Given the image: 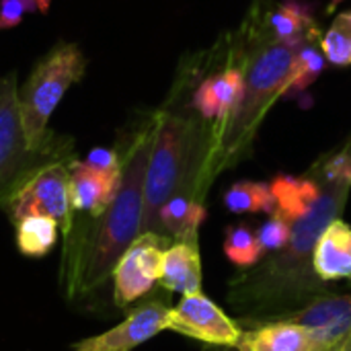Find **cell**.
Masks as SVG:
<instances>
[{
  "instance_id": "6da1fadb",
  "label": "cell",
  "mask_w": 351,
  "mask_h": 351,
  "mask_svg": "<svg viewBox=\"0 0 351 351\" xmlns=\"http://www.w3.org/2000/svg\"><path fill=\"white\" fill-rule=\"evenodd\" d=\"M311 177L321 185V195L311 212L292 224L288 245L282 251L263 257L255 267L228 280L226 304L237 315L234 319H261L290 313L333 292L331 284L317 276L313 255L323 230L333 220L341 218L350 197L351 181L315 173H311Z\"/></svg>"
},
{
  "instance_id": "7a4b0ae2",
  "label": "cell",
  "mask_w": 351,
  "mask_h": 351,
  "mask_svg": "<svg viewBox=\"0 0 351 351\" xmlns=\"http://www.w3.org/2000/svg\"><path fill=\"white\" fill-rule=\"evenodd\" d=\"M150 119L121 152V185L111 206L99 216L76 214L74 226L64 234L60 261V288L68 302L82 300L101 290L113 274L123 251L142 234L144 183L154 138Z\"/></svg>"
},
{
  "instance_id": "3957f363",
  "label": "cell",
  "mask_w": 351,
  "mask_h": 351,
  "mask_svg": "<svg viewBox=\"0 0 351 351\" xmlns=\"http://www.w3.org/2000/svg\"><path fill=\"white\" fill-rule=\"evenodd\" d=\"M210 156L212 144L204 140L193 119L175 113L156 115L144 183L142 232H156L158 212L175 193L204 202L214 179Z\"/></svg>"
},
{
  "instance_id": "277c9868",
  "label": "cell",
  "mask_w": 351,
  "mask_h": 351,
  "mask_svg": "<svg viewBox=\"0 0 351 351\" xmlns=\"http://www.w3.org/2000/svg\"><path fill=\"white\" fill-rule=\"evenodd\" d=\"M302 43L306 41L286 43L269 39V43L255 53L245 76V97L232 117L224 121L222 136L212 146L210 169L214 177L224 167L232 165L234 158H239V154L249 146L251 138L255 136V130L271 107V103L282 97Z\"/></svg>"
},
{
  "instance_id": "5b68a950",
  "label": "cell",
  "mask_w": 351,
  "mask_h": 351,
  "mask_svg": "<svg viewBox=\"0 0 351 351\" xmlns=\"http://www.w3.org/2000/svg\"><path fill=\"white\" fill-rule=\"evenodd\" d=\"M74 160V140L58 134L45 148H33L27 140L21 107L16 72L0 76V208L41 169L56 162Z\"/></svg>"
},
{
  "instance_id": "8992f818",
  "label": "cell",
  "mask_w": 351,
  "mask_h": 351,
  "mask_svg": "<svg viewBox=\"0 0 351 351\" xmlns=\"http://www.w3.org/2000/svg\"><path fill=\"white\" fill-rule=\"evenodd\" d=\"M86 60L76 43H56L33 68L19 90L21 119L27 140L33 148L49 146L58 134L49 130V117L68 93L84 76Z\"/></svg>"
},
{
  "instance_id": "52a82bcc",
  "label": "cell",
  "mask_w": 351,
  "mask_h": 351,
  "mask_svg": "<svg viewBox=\"0 0 351 351\" xmlns=\"http://www.w3.org/2000/svg\"><path fill=\"white\" fill-rule=\"evenodd\" d=\"M70 162H56L33 175L2 208L12 224L27 216H47L68 234L74 226L76 210L70 199Z\"/></svg>"
},
{
  "instance_id": "ba28073f",
  "label": "cell",
  "mask_w": 351,
  "mask_h": 351,
  "mask_svg": "<svg viewBox=\"0 0 351 351\" xmlns=\"http://www.w3.org/2000/svg\"><path fill=\"white\" fill-rule=\"evenodd\" d=\"M173 241L156 234L142 232L119 257L113 267V302L117 308L125 311L140 298L152 292L160 282L162 257Z\"/></svg>"
},
{
  "instance_id": "9c48e42d",
  "label": "cell",
  "mask_w": 351,
  "mask_h": 351,
  "mask_svg": "<svg viewBox=\"0 0 351 351\" xmlns=\"http://www.w3.org/2000/svg\"><path fill=\"white\" fill-rule=\"evenodd\" d=\"M167 331L202 341L208 348H237L243 329L204 292L185 294L169 311Z\"/></svg>"
},
{
  "instance_id": "30bf717a",
  "label": "cell",
  "mask_w": 351,
  "mask_h": 351,
  "mask_svg": "<svg viewBox=\"0 0 351 351\" xmlns=\"http://www.w3.org/2000/svg\"><path fill=\"white\" fill-rule=\"evenodd\" d=\"M169 306L162 300H148L128 313L113 329L80 339L70 346L72 351H132L167 331Z\"/></svg>"
},
{
  "instance_id": "8fae6325",
  "label": "cell",
  "mask_w": 351,
  "mask_h": 351,
  "mask_svg": "<svg viewBox=\"0 0 351 351\" xmlns=\"http://www.w3.org/2000/svg\"><path fill=\"white\" fill-rule=\"evenodd\" d=\"M261 319H282V321L304 325L319 337V341L327 350H331L351 341V292L350 294L329 292L315 298L302 308L282 315L261 317Z\"/></svg>"
},
{
  "instance_id": "7c38bea8",
  "label": "cell",
  "mask_w": 351,
  "mask_h": 351,
  "mask_svg": "<svg viewBox=\"0 0 351 351\" xmlns=\"http://www.w3.org/2000/svg\"><path fill=\"white\" fill-rule=\"evenodd\" d=\"M243 335L237 351H327L304 325L282 319H237Z\"/></svg>"
},
{
  "instance_id": "4fadbf2b",
  "label": "cell",
  "mask_w": 351,
  "mask_h": 351,
  "mask_svg": "<svg viewBox=\"0 0 351 351\" xmlns=\"http://www.w3.org/2000/svg\"><path fill=\"white\" fill-rule=\"evenodd\" d=\"M70 199L76 214L99 216L115 199L121 171H101L84 160H70Z\"/></svg>"
},
{
  "instance_id": "5bb4252c",
  "label": "cell",
  "mask_w": 351,
  "mask_h": 351,
  "mask_svg": "<svg viewBox=\"0 0 351 351\" xmlns=\"http://www.w3.org/2000/svg\"><path fill=\"white\" fill-rule=\"evenodd\" d=\"M245 97V74L239 68H228L222 74L206 78L193 93L191 105L204 119H220L222 123L232 117Z\"/></svg>"
},
{
  "instance_id": "9a60e30c",
  "label": "cell",
  "mask_w": 351,
  "mask_h": 351,
  "mask_svg": "<svg viewBox=\"0 0 351 351\" xmlns=\"http://www.w3.org/2000/svg\"><path fill=\"white\" fill-rule=\"evenodd\" d=\"M160 288L171 294H197L204 286L199 239L175 241L167 247L162 257Z\"/></svg>"
},
{
  "instance_id": "2e32d148",
  "label": "cell",
  "mask_w": 351,
  "mask_h": 351,
  "mask_svg": "<svg viewBox=\"0 0 351 351\" xmlns=\"http://www.w3.org/2000/svg\"><path fill=\"white\" fill-rule=\"evenodd\" d=\"M313 265L317 276L327 282H351V226L341 218L333 220L315 245Z\"/></svg>"
},
{
  "instance_id": "e0dca14e",
  "label": "cell",
  "mask_w": 351,
  "mask_h": 351,
  "mask_svg": "<svg viewBox=\"0 0 351 351\" xmlns=\"http://www.w3.org/2000/svg\"><path fill=\"white\" fill-rule=\"evenodd\" d=\"M206 218H208V210L204 202L185 193H175L171 199H167V204L158 212L156 234H162L173 243L197 239Z\"/></svg>"
},
{
  "instance_id": "ac0fdd59",
  "label": "cell",
  "mask_w": 351,
  "mask_h": 351,
  "mask_svg": "<svg viewBox=\"0 0 351 351\" xmlns=\"http://www.w3.org/2000/svg\"><path fill=\"white\" fill-rule=\"evenodd\" d=\"M269 187L276 197V214L286 218L290 224H294L298 218L308 214L321 195V185L311 175L308 177L276 175Z\"/></svg>"
},
{
  "instance_id": "d6986e66",
  "label": "cell",
  "mask_w": 351,
  "mask_h": 351,
  "mask_svg": "<svg viewBox=\"0 0 351 351\" xmlns=\"http://www.w3.org/2000/svg\"><path fill=\"white\" fill-rule=\"evenodd\" d=\"M271 41H311L317 33L311 4L304 0H284L269 14Z\"/></svg>"
},
{
  "instance_id": "ffe728a7",
  "label": "cell",
  "mask_w": 351,
  "mask_h": 351,
  "mask_svg": "<svg viewBox=\"0 0 351 351\" xmlns=\"http://www.w3.org/2000/svg\"><path fill=\"white\" fill-rule=\"evenodd\" d=\"M224 208L230 214H274L276 197L269 183L261 181H237L232 183L224 197Z\"/></svg>"
},
{
  "instance_id": "44dd1931",
  "label": "cell",
  "mask_w": 351,
  "mask_h": 351,
  "mask_svg": "<svg viewBox=\"0 0 351 351\" xmlns=\"http://www.w3.org/2000/svg\"><path fill=\"white\" fill-rule=\"evenodd\" d=\"M16 249L25 257H43L58 241L60 226L47 216H27L14 224Z\"/></svg>"
},
{
  "instance_id": "7402d4cb",
  "label": "cell",
  "mask_w": 351,
  "mask_h": 351,
  "mask_svg": "<svg viewBox=\"0 0 351 351\" xmlns=\"http://www.w3.org/2000/svg\"><path fill=\"white\" fill-rule=\"evenodd\" d=\"M222 251L226 259L243 271L255 267L265 257L257 230H253L249 224H230L224 230Z\"/></svg>"
},
{
  "instance_id": "603a6c76",
  "label": "cell",
  "mask_w": 351,
  "mask_h": 351,
  "mask_svg": "<svg viewBox=\"0 0 351 351\" xmlns=\"http://www.w3.org/2000/svg\"><path fill=\"white\" fill-rule=\"evenodd\" d=\"M325 64H327V58L319 47H315L311 41L302 43V47L296 53L294 68H292V74L288 78V84H286L282 97L292 101V99H298L300 95H304L308 90V86L323 74Z\"/></svg>"
},
{
  "instance_id": "cb8c5ba5",
  "label": "cell",
  "mask_w": 351,
  "mask_h": 351,
  "mask_svg": "<svg viewBox=\"0 0 351 351\" xmlns=\"http://www.w3.org/2000/svg\"><path fill=\"white\" fill-rule=\"evenodd\" d=\"M321 51L337 68L351 66V10L339 12L321 39Z\"/></svg>"
},
{
  "instance_id": "d4e9b609",
  "label": "cell",
  "mask_w": 351,
  "mask_h": 351,
  "mask_svg": "<svg viewBox=\"0 0 351 351\" xmlns=\"http://www.w3.org/2000/svg\"><path fill=\"white\" fill-rule=\"evenodd\" d=\"M257 237H259V243H261L265 253H278L288 245V241L292 237V224L286 218H282L280 214L274 212L259 226Z\"/></svg>"
},
{
  "instance_id": "484cf974",
  "label": "cell",
  "mask_w": 351,
  "mask_h": 351,
  "mask_svg": "<svg viewBox=\"0 0 351 351\" xmlns=\"http://www.w3.org/2000/svg\"><path fill=\"white\" fill-rule=\"evenodd\" d=\"M35 10H37L35 0H0V31L16 27L27 12H35Z\"/></svg>"
},
{
  "instance_id": "4316f807",
  "label": "cell",
  "mask_w": 351,
  "mask_h": 351,
  "mask_svg": "<svg viewBox=\"0 0 351 351\" xmlns=\"http://www.w3.org/2000/svg\"><path fill=\"white\" fill-rule=\"evenodd\" d=\"M84 162L95 167V169H101V171H121L123 156L115 148H93L86 154Z\"/></svg>"
},
{
  "instance_id": "83f0119b",
  "label": "cell",
  "mask_w": 351,
  "mask_h": 351,
  "mask_svg": "<svg viewBox=\"0 0 351 351\" xmlns=\"http://www.w3.org/2000/svg\"><path fill=\"white\" fill-rule=\"evenodd\" d=\"M208 351H237V350H232V348H208ZM327 351H348V343L337 346V348H331V350H327Z\"/></svg>"
},
{
  "instance_id": "f1b7e54d",
  "label": "cell",
  "mask_w": 351,
  "mask_h": 351,
  "mask_svg": "<svg viewBox=\"0 0 351 351\" xmlns=\"http://www.w3.org/2000/svg\"><path fill=\"white\" fill-rule=\"evenodd\" d=\"M35 4H37V10H39L41 14H45V12L49 10V4H51V0H35Z\"/></svg>"
},
{
  "instance_id": "f546056e",
  "label": "cell",
  "mask_w": 351,
  "mask_h": 351,
  "mask_svg": "<svg viewBox=\"0 0 351 351\" xmlns=\"http://www.w3.org/2000/svg\"><path fill=\"white\" fill-rule=\"evenodd\" d=\"M341 2H346V0H331V2H329V8H327V10H329V12H333V10H335V6H339Z\"/></svg>"
},
{
  "instance_id": "4dcf8cb0",
  "label": "cell",
  "mask_w": 351,
  "mask_h": 351,
  "mask_svg": "<svg viewBox=\"0 0 351 351\" xmlns=\"http://www.w3.org/2000/svg\"><path fill=\"white\" fill-rule=\"evenodd\" d=\"M348 351H351V341H350V343H348Z\"/></svg>"
}]
</instances>
